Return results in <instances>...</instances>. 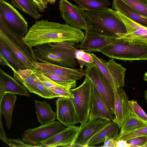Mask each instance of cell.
Segmentation results:
<instances>
[{"instance_id": "26", "label": "cell", "mask_w": 147, "mask_h": 147, "mask_svg": "<svg viewBox=\"0 0 147 147\" xmlns=\"http://www.w3.org/2000/svg\"><path fill=\"white\" fill-rule=\"evenodd\" d=\"M34 71L44 85L54 93L57 97L74 98L70 90V89L57 84L41 72Z\"/></svg>"}, {"instance_id": "1", "label": "cell", "mask_w": 147, "mask_h": 147, "mask_svg": "<svg viewBox=\"0 0 147 147\" xmlns=\"http://www.w3.org/2000/svg\"><path fill=\"white\" fill-rule=\"evenodd\" d=\"M85 34L67 24L42 20L36 21L23 39L31 48L49 43L63 42L74 45L81 42Z\"/></svg>"}, {"instance_id": "40", "label": "cell", "mask_w": 147, "mask_h": 147, "mask_svg": "<svg viewBox=\"0 0 147 147\" xmlns=\"http://www.w3.org/2000/svg\"><path fill=\"white\" fill-rule=\"evenodd\" d=\"M116 140L114 138L108 136L105 137L103 146L102 147H115Z\"/></svg>"}, {"instance_id": "19", "label": "cell", "mask_w": 147, "mask_h": 147, "mask_svg": "<svg viewBox=\"0 0 147 147\" xmlns=\"http://www.w3.org/2000/svg\"><path fill=\"white\" fill-rule=\"evenodd\" d=\"M115 95V114L112 121L117 123L121 129L127 112L129 105L128 96L122 87L114 90Z\"/></svg>"}, {"instance_id": "20", "label": "cell", "mask_w": 147, "mask_h": 147, "mask_svg": "<svg viewBox=\"0 0 147 147\" xmlns=\"http://www.w3.org/2000/svg\"><path fill=\"white\" fill-rule=\"evenodd\" d=\"M0 31H1L18 45L29 57L34 63L38 61L36 59L32 48L30 47L24 40L23 37L16 33L7 24L0 18Z\"/></svg>"}, {"instance_id": "36", "label": "cell", "mask_w": 147, "mask_h": 147, "mask_svg": "<svg viewBox=\"0 0 147 147\" xmlns=\"http://www.w3.org/2000/svg\"><path fill=\"white\" fill-rule=\"evenodd\" d=\"M129 104L134 113L138 117L147 121V114L138 105L137 100L129 101Z\"/></svg>"}, {"instance_id": "42", "label": "cell", "mask_w": 147, "mask_h": 147, "mask_svg": "<svg viewBox=\"0 0 147 147\" xmlns=\"http://www.w3.org/2000/svg\"><path fill=\"white\" fill-rule=\"evenodd\" d=\"M115 147H130L127 141L122 139L116 140Z\"/></svg>"}, {"instance_id": "9", "label": "cell", "mask_w": 147, "mask_h": 147, "mask_svg": "<svg viewBox=\"0 0 147 147\" xmlns=\"http://www.w3.org/2000/svg\"><path fill=\"white\" fill-rule=\"evenodd\" d=\"M0 18L16 33L24 37L28 31V24L23 16L12 5L0 0Z\"/></svg>"}, {"instance_id": "28", "label": "cell", "mask_w": 147, "mask_h": 147, "mask_svg": "<svg viewBox=\"0 0 147 147\" xmlns=\"http://www.w3.org/2000/svg\"><path fill=\"white\" fill-rule=\"evenodd\" d=\"M12 5L23 12L37 20L42 16L33 0H10Z\"/></svg>"}, {"instance_id": "45", "label": "cell", "mask_w": 147, "mask_h": 147, "mask_svg": "<svg viewBox=\"0 0 147 147\" xmlns=\"http://www.w3.org/2000/svg\"><path fill=\"white\" fill-rule=\"evenodd\" d=\"M144 97L146 100L147 104V89L145 91Z\"/></svg>"}, {"instance_id": "44", "label": "cell", "mask_w": 147, "mask_h": 147, "mask_svg": "<svg viewBox=\"0 0 147 147\" xmlns=\"http://www.w3.org/2000/svg\"><path fill=\"white\" fill-rule=\"evenodd\" d=\"M57 0H47L48 3L51 5H53L56 2Z\"/></svg>"}, {"instance_id": "3", "label": "cell", "mask_w": 147, "mask_h": 147, "mask_svg": "<svg viewBox=\"0 0 147 147\" xmlns=\"http://www.w3.org/2000/svg\"><path fill=\"white\" fill-rule=\"evenodd\" d=\"M32 48L38 61L69 68H75L77 65L75 59L78 49L69 44L49 43Z\"/></svg>"}, {"instance_id": "23", "label": "cell", "mask_w": 147, "mask_h": 147, "mask_svg": "<svg viewBox=\"0 0 147 147\" xmlns=\"http://www.w3.org/2000/svg\"><path fill=\"white\" fill-rule=\"evenodd\" d=\"M147 125V121L138 117L129 105L125 119L117 138L139 129Z\"/></svg>"}, {"instance_id": "43", "label": "cell", "mask_w": 147, "mask_h": 147, "mask_svg": "<svg viewBox=\"0 0 147 147\" xmlns=\"http://www.w3.org/2000/svg\"><path fill=\"white\" fill-rule=\"evenodd\" d=\"M0 64L3 66L6 65L10 67L12 70L14 69L2 54L0 53Z\"/></svg>"}, {"instance_id": "35", "label": "cell", "mask_w": 147, "mask_h": 147, "mask_svg": "<svg viewBox=\"0 0 147 147\" xmlns=\"http://www.w3.org/2000/svg\"><path fill=\"white\" fill-rule=\"evenodd\" d=\"M144 136H147V125L139 129L122 135L117 138L116 140L122 139L127 141L134 137Z\"/></svg>"}, {"instance_id": "29", "label": "cell", "mask_w": 147, "mask_h": 147, "mask_svg": "<svg viewBox=\"0 0 147 147\" xmlns=\"http://www.w3.org/2000/svg\"><path fill=\"white\" fill-rule=\"evenodd\" d=\"M24 86L30 92L37 94L42 97L47 99H53L57 97L54 93L44 85L38 76L34 83Z\"/></svg>"}, {"instance_id": "25", "label": "cell", "mask_w": 147, "mask_h": 147, "mask_svg": "<svg viewBox=\"0 0 147 147\" xmlns=\"http://www.w3.org/2000/svg\"><path fill=\"white\" fill-rule=\"evenodd\" d=\"M17 98L15 94L9 92L5 93L0 98V113L3 115L8 129L11 128L13 108Z\"/></svg>"}, {"instance_id": "12", "label": "cell", "mask_w": 147, "mask_h": 147, "mask_svg": "<svg viewBox=\"0 0 147 147\" xmlns=\"http://www.w3.org/2000/svg\"><path fill=\"white\" fill-rule=\"evenodd\" d=\"M109 122L104 119H98L89 120L80 126L73 147H88V144L90 140Z\"/></svg>"}, {"instance_id": "39", "label": "cell", "mask_w": 147, "mask_h": 147, "mask_svg": "<svg viewBox=\"0 0 147 147\" xmlns=\"http://www.w3.org/2000/svg\"><path fill=\"white\" fill-rule=\"evenodd\" d=\"M37 6L39 11L44 12L48 7V3L47 0H33Z\"/></svg>"}, {"instance_id": "46", "label": "cell", "mask_w": 147, "mask_h": 147, "mask_svg": "<svg viewBox=\"0 0 147 147\" xmlns=\"http://www.w3.org/2000/svg\"><path fill=\"white\" fill-rule=\"evenodd\" d=\"M144 79L147 82V71L146 72L144 75Z\"/></svg>"}, {"instance_id": "22", "label": "cell", "mask_w": 147, "mask_h": 147, "mask_svg": "<svg viewBox=\"0 0 147 147\" xmlns=\"http://www.w3.org/2000/svg\"><path fill=\"white\" fill-rule=\"evenodd\" d=\"M0 39L4 42L9 49L25 65L27 69L33 71L36 68L29 57L10 38L0 31Z\"/></svg>"}, {"instance_id": "15", "label": "cell", "mask_w": 147, "mask_h": 147, "mask_svg": "<svg viewBox=\"0 0 147 147\" xmlns=\"http://www.w3.org/2000/svg\"><path fill=\"white\" fill-rule=\"evenodd\" d=\"M119 38L104 36L85 31L83 40L77 47L85 52H98L105 46L115 42Z\"/></svg>"}, {"instance_id": "11", "label": "cell", "mask_w": 147, "mask_h": 147, "mask_svg": "<svg viewBox=\"0 0 147 147\" xmlns=\"http://www.w3.org/2000/svg\"><path fill=\"white\" fill-rule=\"evenodd\" d=\"M57 117L67 127L79 123L72 98L58 97L56 101Z\"/></svg>"}, {"instance_id": "33", "label": "cell", "mask_w": 147, "mask_h": 147, "mask_svg": "<svg viewBox=\"0 0 147 147\" xmlns=\"http://www.w3.org/2000/svg\"><path fill=\"white\" fill-rule=\"evenodd\" d=\"M135 10L147 17V2L144 0H122Z\"/></svg>"}, {"instance_id": "5", "label": "cell", "mask_w": 147, "mask_h": 147, "mask_svg": "<svg viewBox=\"0 0 147 147\" xmlns=\"http://www.w3.org/2000/svg\"><path fill=\"white\" fill-rule=\"evenodd\" d=\"M85 77L83 83L80 86L70 89L74 96L72 98V101L80 126L89 121L91 107L93 84L89 78Z\"/></svg>"}, {"instance_id": "21", "label": "cell", "mask_w": 147, "mask_h": 147, "mask_svg": "<svg viewBox=\"0 0 147 147\" xmlns=\"http://www.w3.org/2000/svg\"><path fill=\"white\" fill-rule=\"evenodd\" d=\"M112 8L131 20L147 28V17L131 8L122 0H113Z\"/></svg>"}, {"instance_id": "24", "label": "cell", "mask_w": 147, "mask_h": 147, "mask_svg": "<svg viewBox=\"0 0 147 147\" xmlns=\"http://www.w3.org/2000/svg\"><path fill=\"white\" fill-rule=\"evenodd\" d=\"M120 129L117 123L112 120L109 121L90 140L88 144V147L94 146L96 144L103 142L107 136L112 137L116 140Z\"/></svg>"}, {"instance_id": "41", "label": "cell", "mask_w": 147, "mask_h": 147, "mask_svg": "<svg viewBox=\"0 0 147 147\" xmlns=\"http://www.w3.org/2000/svg\"><path fill=\"white\" fill-rule=\"evenodd\" d=\"M1 113H0V138L5 144H7V141L9 138L6 136L3 126L2 119Z\"/></svg>"}, {"instance_id": "13", "label": "cell", "mask_w": 147, "mask_h": 147, "mask_svg": "<svg viewBox=\"0 0 147 147\" xmlns=\"http://www.w3.org/2000/svg\"><path fill=\"white\" fill-rule=\"evenodd\" d=\"M35 71L42 73H49L73 80H79L85 76L82 68L66 67L50 63H45L37 62L34 63Z\"/></svg>"}, {"instance_id": "48", "label": "cell", "mask_w": 147, "mask_h": 147, "mask_svg": "<svg viewBox=\"0 0 147 147\" xmlns=\"http://www.w3.org/2000/svg\"><path fill=\"white\" fill-rule=\"evenodd\" d=\"M146 147H147V144H146Z\"/></svg>"}, {"instance_id": "10", "label": "cell", "mask_w": 147, "mask_h": 147, "mask_svg": "<svg viewBox=\"0 0 147 147\" xmlns=\"http://www.w3.org/2000/svg\"><path fill=\"white\" fill-rule=\"evenodd\" d=\"M59 6L61 16L67 24L85 31L90 29L89 23L77 6L67 0H60Z\"/></svg>"}, {"instance_id": "4", "label": "cell", "mask_w": 147, "mask_h": 147, "mask_svg": "<svg viewBox=\"0 0 147 147\" xmlns=\"http://www.w3.org/2000/svg\"><path fill=\"white\" fill-rule=\"evenodd\" d=\"M98 52L110 58L124 61L147 60V44L127 40L121 37Z\"/></svg>"}, {"instance_id": "47", "label": "cell", "mask_w": 147, "mask_h": 147, "mask_svg": "<svg viewBox=\"0 0 147 147\" xmlns=\"http://www.w3.org/2000/svg\"><path fill=\"white\" fill-rule=\"evenodd\" d=\"M145 0V1H146L147 2V0Z\"/></svg>"}, {"instance_id": "2", "label": "cell", "mask_w": 147, "mask_h": 147, "mask_svg": "<svg viewBox=\"0 0 147 147\" xmlns=\"http://www.w3.org/2000/svg\"><path fill=\"white\" fill-rule=\"evenodd\" d=\"M90 28L88 31L104 36L121 37L127 33L120 11L110 8L88 9L77 6Z\"/></svg>"}, {"instance_id": "30", "label": "cell", "mask_w": 147, "mask_h": 147, "mask_svg": "<svg viewBox=\"0 0 147 147\" xmlns=\"http://www.w3.org/2000/svg\"><path fill=\"white\" fill-rule=\"evenodd\" d=\"M0 53L16 70L27 69L24 64L9 49L1 39H0Z\"/></svg>"}, {"instance_id": "32", "label": "cell", "mask_w": 147, "mask_h": 147, "mask_svg": "<svg viewBox=\"0 0 147 147\" xmlns=\"http://www.w3.org/2000/svg\"><path fill=\"white\" fill-rule=\"evenodd\" d=\"M42 73L57 84L69 89L74 88L76 86V80H71L52 73Z\"/></svg>"}, {"instance_id": "17", "label": "cell", "mask_w": 147, "mask_h": 147, "mask_svg": "<svg viewBox=\"0 0 147 147\" xmlns=\"http://www.w3.org/2000/svg\"><path fill=\"white\" fill-rule=\"evenodd\" d=\"M120 14L127 30V34L121 38L127 40L147 45V28L131 20L120 12Z\"/></svg>"}, {"instance_id": "7", "label": "cell", "mask_w": 147, "mask_h": 147, "mask_svg": "<svg viewBox=\"0 0 147 147\" xmlns=\"http://www.w3.org/2000/svg\"><path fill=\"white\" fill-rule=\"evenodd\" d=\"M60 122L54 121L25 131L22 140L32 147H38L42 142L65 130L67 127Z\"/></svg>"}, {"instance_id": "14", "label": "cell", "mask_w": 147, "mask_h": 147, "mask_svg": "<svg viewBox=\"0 0 147 147\" xmlns=\"http://www.w3.org/2000/svg\"><path fill=\"white\" fill-rule=\"evenodd\" d=\"M80 128L74 125L67 127L63 131L42 143L38 147H72Z\"/></svg>"}, {"instance_id": "16", "label": "cell", "mask_w": 147, "mask_h": 147, "mask_svg": "<svg viewBox=\"0 0 147 147\" xmlns=\"http://www.w3.org/2000/svg\"><path fill=\"white\" fill-rule=\"evenodd\" d=\"M113 115L100 94L93 84L91 107L89 120L101 119L110 121L114 118Z\"/></svg>"}, {"instance_id": "6", "label": "cell", "mask_w": 147, "mask_h": 147, "mask_svg": "<svg viewBox=\"0 0 147 147\" xmlns=\"http://www.w3.org/2000/svg\"><path fill=\"white\" fill-rule=\"evenodd\" d=\"M85 76L91 80L113 115L115 114V95L110 82L94 63L86 67Z\"/></svg>"}, {"instance_id": "34", "label": "cell", "mask_w": 147, "mask_h": 147, "mask_svg": "<svg viewBox=\"0 0 147 147\" xmlns=\"http://www.w3.org/2000/svg\"><path fill=\"white\" fill-rule=\"evenodd\" d=\"M75 56L81 68L84 66L86 67L94 63L91 53L81 49L77 50L75 53Z\"/></svg>"}, {"instance_id": "18", "label": "cell", "mask_w": 147, "mask_h": 147, "mask_svg": "<svg viewBox=\"0 0 147 147\" xmlns=\"http://www.w3.org/2000/svg\"><path fill=\"white\" fill-rule=\"evenodd\" d=\"M0 68V98L9 92L30 97L28 89Z\"/></svg>"}, {"instance_id": "38", "label": "cell", "mask_w": 147, "mask_h": 147, "mask_svg": "<svg viewBox=\"0 0 147 147\" xmlns=\"http://www.w3.org/2000/svg\"><path fill=\"white\" fill-rule=\"evenodd\" d=\"M7 144L11 147H32L19 138L17 139L8 138Z\"/></svg>"}, {"instance_id": "27", "label": "cell", "mask_w": 147, "mask_h": 147, "mask_svg": "<svg viewBox=\"0 0 147 147\" xmlns=\"http://www.w3.org/2000/svg\"><path fill=\"white\" fill-rule=\"evenodd\" d=\"M35 104L38 119L41 125L55 121L57 113L53 111L49 103L44 101L35 100Z\"/></svg>"}, {"instance_id": "31", "label": "cell", "mask_w": 147, "mask_h": 147, "mask_svg": "<svg viewBox=\"0 0 147 147\" xmlns=\"http://www.w3.org/2000/svg\"><path fill=\"white\" fill-rule=\"evenodd\" d=\"M83 8L90 10L108 8L111 5L108 0H73Z\"/></svg>"}, {"instance_id": "8", "label": "cell", "mask_w": 147, "mask_h": 147, "mask_svg": "<svg viewBox=\"0 0 147 147\" xmlns=\"http://www.w3.org/2000/svg\"><path fill=\"white\" fill-rule=\"evenodd\" d=\"M91 54L94 63L110 82L114 90L124 86L126 68L116 63L113 59L106 62L94 53Z\"/></svg>"}, {"instance_id": "37", "label": "cell", "mask_w": 147, "mask_h": 147, "mask_svg": "<svg viewBox=\"0 0 147 147\" xmlns=\"http://www.w3.org/2000/svg\"><path fill=\"white\" fill-rule=\"evenodd\" d=\"M131 147H146L147 136L134 137L127 140Z\"/></svg>"}]
</instances>
